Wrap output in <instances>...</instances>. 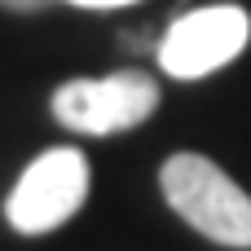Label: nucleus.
<instances>
[{
	"label": "nucleus",
	"instance_id": "f257e3e1",
	"mask_svg": "<svg viewBox=\"0 0 251 251\" xmlns=\"http://www.w3.org/2000/svg\"><path fill=\"white\" fill-rule=\"evenodd\" d=\"M168 207L221 247H251V194L203 154H172L159 172Z\"/></svg>",
	"mask_w": 251,
	"mask_h": 251
},
{
	"label": "nucleus",
	"instance_id": "f03ea898",
	"mask_svg": "<svg viewBox=\"0 0 251 251\" xmlns=\"http://www.w3.org/2000/svg\"><path fill=\"white\" fill-rule=\"evenodd\" d=\"M159 106V84L146 71H115L101 79H71L53 93V115L62 128L84 137H110L146 124Z\"/></svg>",
	"mask_w": 251,
	"mask_h": 251
},
{
	"label": "nucleus",
	"instance_id": "7ed1b4c3",
	"mask_svg": "<svg viewBox=\"0 0 251 251\" xmlns=\"http://www.w3.org/2000/svg\"><path fill=\"white\" fill-rule=\"evenodd\" d=\"M88 199V159L75 146L44 150L13 185L4 216L18 234H49L66 225Z\"/></svg>",
	"mask_w": 251,
	"mask_h": 251
},
{
	"label": "nucleus",
	"instance_id": "20e7f679",
	"mask_svg": "<svg viewBox=\"0 0 251 251\" xmlns=\"http://www.w3.org/2000/svg\"><path fill=\"white\" fill-rule=\"evenodd\" d=\"M251 40V13L243 4H207L181 13L159 40V66L172 79H203L234 62Z\"/></svg>",
	"mask_w": 251,
	"mask_h": 251
},
{
	"label": "nucleus",
	"instance_id": "39448f33",
	"mask_svg": "<svg viewBox=\"0 0 251 251\" xmlns=\"http://www.w3.org/2000/svg\"><path fill=\"white\" fill-rule=\"evenodd\" d=\"M4 9H13V13H35V9H44L49 0H0Z\"/></svg>",
	"mask_w": 251,
	"mask_h": 251
},
{
	"label": "nucleus",
	"instance_id": "423d86ee",
	"mask_svg": "<svg viewBox=\"0 0 251 251\" xmlns=\"http://www.w3.org/2000/svg\"><path fill=\"white\" fill-rule=\"evenodd\" d=\"M66 4H79V9H124L132 0H66Z\"/></svg>",
	"mask_w": 251,
	"mask_h": 251
}]
</instances>
